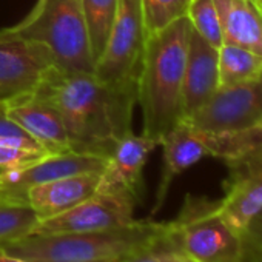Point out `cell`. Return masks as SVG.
Instances as JSON below:
<instances>
[{
	"label": "cell",
	"mask_w": 262,
	"mask_h": 262,
	"mask_svg": "<svg viewBox=\"0 0 262 262\" xmlns=\"http://www.w3.org/2000/svg\"><path fill=\"white\" fill-rule=\"evenodd\" d=\"M62 117L71 151L108 159L119 141L131 133L138 91L102 82L94 71L50 68L37 90Z\"/></svg>",
	"instance_id": "1"
},
{
	"label": "cell",
	"mask_w": 262,
	"mask_h": 262,
	"mask_svg": "<svg viewBox=\"0 0 262 262\" xmlns=\"http://www.w3.org/2000/svg\"><path fill=\"white\" fill-rule=\"evenodd\" d=\"M191 24L182 17L148 36L138 79V105L142 110V135L161 139L184 120L182 90Z\"/></svg>",
	"instance_id": "2"
},
{
	"label": "cell",
	"mask_w": 262,
	"mask_h": 262,
	"mask_svg": "<svg viewBox=\"0 0 262 262\" xmlns=\"http://www.w3.org/2000/svg\"><path fill=\"white\" fill-rule=\"evenodd\" d=\"M164 222L150 219L88 233H30L0 244L8 253L30 262H116L150 239Z\"/></svg>",
	"instance_id": "3"
},
{
	"label": "cell",
	"mask_w": 262,
	"mask_h": 262,
	"mask_svg": "<svg viewBox=\"0 0 262 262\" xmlns=\"http://www.w3.org/2000/svg\"><path fill=\"white\" fill-rule=\"evenodd\" d=\"M0 37L43 43L60 71H94L80 0H37L19 24L0 30Z\"/></svg>",
	"instance_id": "4"
},
{
	"label": "cell",
	"mask_w": 262,
	"mask_h": 262,
	"mask_svg": "<svg viewBox=\"0 0 262 262\" xmlns=\"http://www.w3.org/2000/svg\"><path fill=\"white\" fill-rule=\"evenodd\" d=\"M182 250L196 262H239L242 236L222 219L217 201L187 194L184 205L170 221Z\"/></svg>",
	"instance_id": "5"
},
{
	"label": "cell",
	"mask_w": 262,
	"mask_h": 262,
	"mask_svg": "<svg viewBox=\"0 0 262 262\" xmlns=\"http://www.w3.org/2000/svg\"><path fill=\"white\" fill-rule=\"evenodd\" d=\"M141 0H119L117 14L94 74L117 88L136 90L147 47Z\"/></svg>",
	"instance_id": "6"
},
{
	"label": "cell",
	"mask_w": 262,
	"mask_h": 262,
	"mask_svg": "<svg viewBox=\"0 0 262 262\" xmlns=\"http://www.w3.org/2000/svg\"><path fill=\"white\" fill-rule=\"evenodd\" d=\"M138 196L123 191H96L71 210L39 221L33 233H88L119 228L135 222Z\"/></svg>",
	"instance_id": "7"
},
{
	"label": "cell",
	"mask_w": 262,
	"mask_h": 262,
	"mask_svg": "<svg viewBox=\"0 0 262 262\" xmlns=\"http://www.w3.org/2000/svg\"><path fill=\"white\" fill-rule=\"evenodd\" d=\"M204 131H241L262 123V74L217 91L188 119Z\"/></svg>",
	"instance_id": "8"
},
{
	"label": "cell",
	"mask_w": 262,
	"mask_h": 262,
	"mask_svg": "<svg viewBox=\"0 0 262 262\" xmlns=\"http://www.w3.org/2000/svg\"><path fill=\"white\" fill-rule=\"evenodd\" d=\"M225 165L228 178L224 182V196L217 201V207L228 227L242 236L262 214V147Z\"/></svg>",
	"instance_id": "9"
},
{
	"label": "cell",
	"mask_w": 262,
	"mask_h": 262,
	"mask_svg": "<svg viewBox=\"0 0 262 262\" xmlns=\"http://www.w3.org/2000/svg\"><path fill=\"white\" fill-rule=\"evenodd\" d=\"M53 67V54L43 43L0 37V103L34 93Z\"/></svg>",
	"instance_id": "10"
},
{
	"label": "cell",
	"mask_w": 262,
	"mask_h": 262,
	"mask_svg": "<svg viewBox=\"0 0 262 262\" xmlns=\"http://www.w3.org/2000/svg\"><path fill=\"white\" fill-rule=\"evenodd\" d=\"M106 161L100 156L74 151L48 155L27 168L0 176V201L27 204V191L31 187L73 174L102 173Z\"/></svg>",
	"instance_id": "11"
},
{
	"label": "cell",
	"mask_w": 262,
	"mask_h": 262,
	"mask_svg": "<svg viewBox=\"0 0 262 262\" xmlns=\"http://www.w3.org/2000/svg\"><path fill=\"white\" fill-rule=\"evenodd\" d=\"M8 114L50 155L71 151L70 138L62 117L36 93L20 96L5 103Z\"/></svg>",
	"instance_id": "12"
},
{
	"label": "cell",
	"mask_w": 262,
	"mask_h": 262,
	"mask_svg": "<svg viewBox=\"0 0 262 262\" xmlns=\"http://www.w3.org/2000/svg\"><path fill=\"white\" fill-rule=\"evenodd\" d=\"M159 145H162L164 150V168L151 214H156L162 208L174 178L204 158H210L204 133L187 120H181L171 128L161 139Z\"/></svg>",
	"instance_id": "13"
},
{
	"label": "cell",
	"mask_w": 262,
	"mask_h": 262,
	"mask_svg": "<svg viewBox=\"0 0 262 262\" xmlns=\"http://www.w3.org/2000/svg\"><path fill=\"white\" fill-rule=\"evenodd\" d=\"M158 145V141L145 135L138 136L133 131L123 136L106 161L97 191H123L138 196L142 170Z\"/></svg>",
	"instance_id": "14"
},
{
	"label": "cell",
	"mask_w": 262,
	"mask_h": 262,
	"mask_svg": "<svg viewBox=\"0 0 262 262\" xmlns=\"http://www.w3.org/2000/svg\"><path fill=\"white\" fill-rule=\"evenodd\" d=\"M217 48L205 42L191 28L182 90L184 120L196 113L217 91Z\"/></svg>",
	"instance_id": "15"
},
{
	"label": "cell",
	"mask_w": 262,
	"mask_h": 262,
	"mask_svg": "<svg viewBox=\"0 0 262 262\" xmlns=\"http://www.w3.org/2000/svg\"><path fill=\"white\" fill-rule=\"evenodd\" d=\"M100 174L82 173L34 185L27 191V204L39 221L59 216L91 198L97 191Z\"/></svg>",
	"instance_id": "16"
},
{
	"label": "cell",
	"mask_w": 262,
	"mask_h": 262,
	"mask_svg": "<svg viewBox=\"0 0 262 262\" xmlns=\"http://www.w3.org/2000/svg\"><path fill=\"white\" fill-rule=\"evenodd\" d=\"M224 43L262 57V10L253 0H214Z\"/></svg>",
	"instance_id": "17"
},
{
	"label": "cell",
	"mask_w": 262,
	"mask_h": 262,
	"mask_svg": "<svg viewBox=\"0 0 262 262\" xmlns=\"http://www.w3.org/2000/svg\"><path fill=\"white\" fill-rule=\"evenodd\" d=\"M116 262H196L176 241L170 222H164L158 233L141 245L131 248Z\"/></svg>",
	"instance_id": "18"
},
{
	"label": "cell",
	"mask_w": 262,
	"mask_h": 262,
	"mask_svg": "<svg viewBox=\"0 0 262 262\" xmlns=\"http://www.w3.org/2000/svg\"><path fill=\"white\" fill-rule=\"evenodd\" d=\"M217 71L219 88L248 82L262 74V57L241 47L224 43L217 50Z\"/></svg>",
	"instance_id": "19"
},
{
	"label": "cell",
	"mask_w": 262,
	"mask_h": 262,
	"mask_svg": "<svg viewBox=\"0 0 262 262\" xmlns=\"http://www.w3.org/2000/svg\"><path fill=\"white\" fill-rule=\"evenodd\" d=\"M80 5L91 57L96 63L108 42L117 14L119 0H80Z\"/></svg>",
	"instance_id": "20"
},
{
	"label": "cell",
	"mask_w": 262,
	"mask_h": 262,
	"mask_svg": "<svg viewBox=\"0 0 262 262\" xmlns=\"http://www.w3.org/2000/svg\"><path fill=\"white\" fill-rule=\"evenodd\" d=\"M39 217L28 204L0 201V244L33 233Z\"/></svg>",
	"instance_id": "21"
},
{
	"label": "cell",
	"mask_w": 262,
	"mask_h": 262,
	"mask_svg": "<svg viewBox=\"0 0 262 262\" xmlns=\"http://www.w3.org/2000/svg\"><path fill=\"white\" fill-rule=\"evenodd\" d=\"M191 0H141L147 34L162 31L173 22L187 17Z\"/></svg>",
	"instance_id": "22"
},
{
	"label": "cell",
	"mask_w": 262,
	"mask_h": 262,
	"mask_svg": "<svg viewBox=\"0 0 262 262\" xmlns=\"http://www.w3.org/2000/svg\"><path fill=\"white\" fill-rule=\"evenodd\" d=\"M187 17L191 28L211 47L221 48L224 45L222 28L214 0H191Z\"/></svg>",
	"instance_id": "23"
},
{
	"label": "cell",
	"mask_w": 262,
	"mask_h": 262,
	"mask_svg": "<svg viewBox=\"0 0 262 262\" xmlns=\"http://www.w3.org/2000/svg\"><path fill=\"white\" fill-rule=\"evenodd\" d=\"M0 145H13V147H20L27 150L45 151L8 114L5 103H0Z\"/></svg>",
	"instance_id": "24"
},
{
	"label": "cell",
	"mask_w": 262,
	"mask_h": 262,
	"mask_svg": "<svg viewBox=\"0 0 262 262\" xmlns=\"http://www.w3.org/2000/svg\"><path fill=\"white\" fill-rule=\"evenodd\" d=\"M50 153L40 150H27L13 145H0V176L27 168Z\"/></svg>",
	"instance_id": "25"
},
{
	"label": "cell",
	"mask_w": 262,
	"mask_h": 262,
	"mask_svg": "<svg viewBox=\"0 0 262 262\" xmlns=\"http://www.w3.org/2000/svg\"><path fill=\"white\" fill-rule=\"evenodd\" d=\"M239 262H262V214L242 233Z\"/></svg>",
	"instance_id": "26"
},
{
	"label": "cell",
	"mask_w": 262,
	"mask_h": 262,
	"mask_svg": "<svg viewBox=\"0 0 262 262\" xmlns=\"http://www.w3.org/2000/svg\"><path fill=\"white\" fill-rule=\"evenodd\" d=\"M0 262H30V260L17 257V256L8 253L7 250H4L2 247H0Z\"/></svg>",
	"instance_id": "27"
},
{
	"label": "cell",
	"mask_w": 262,
	"mask_h": 262,
	"mask_svg": "<svg viewBox=\"0 0 262 262\" xmlns=\"http://www.w3.org/2000/svg\"><path fill=\"white\" fill-rule=\"evenodd\" d=\"M253 2H254V4H256V5H257L260 10H262V0H253Z\"/></svg>",
	"instance_id": "28"
},
{
	"label": "cell",
	"mask_w": 262,
	"mask_h": 262,
	"mask_svg": "<svg viewBox=\"0 0 262 262\" xmlns=\"http://www.w3.org/2000/svg\"><path fill=\"white\" fill-rule=\"evenodd\" d=\"M260 126H262V123H260Z\"/></svg>",
	"instance_id": "29"
}]
</instances>
